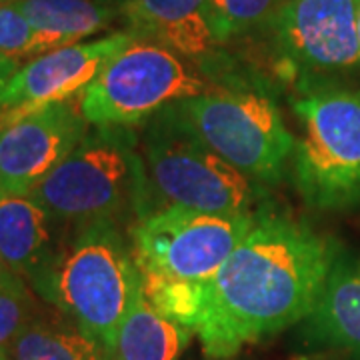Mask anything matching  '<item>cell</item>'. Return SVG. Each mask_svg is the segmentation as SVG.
Returning a JSON list of instances; mask_svg holds the SVG:
<instances>
[{
  "label": "cell",
  "mask_w": 360,
  "mask_h": 360,
  "mask_svg": "<svg viewBox=\"0 0 360 360\" xmlns=\"http://www.w3.org/2000/svg\"><path fill=\"white\" fill-rule=\"evenodd\" d=\"M338 245L302 222L257 217L219 272L200 283L193 333L212 359L307 319L335 269Z\"/></svg>",
  "instance_id": "6da1fadb"
},
{
  "label": "cell",
  "mask_w": 360,
  "mask_h": 360,
  "mask_svg": "<svg viewBox=\"0 0 360 360\" xmlns=\"http://www.w3.org/2000/svg\"><path fill=\"white\" fill-rule=\"evenodd\" d=\"M32 284L110 356L116 333L142 292V274L115 222H96L82 226Z\"/></svg>",
  "instance_id": "7a4b0ae2"
},
{
  "label": "cell",
  "mask_w": 360,
  "mask_h": 360,
  "mask_svg": "<svg viewBox=\"0 0 360 360\" xmlns=\"http://www.w3.org/2000/svg\"><path fill=\"white\" fill-rule=\"evenodd\" d=\"M54 220L89 226L115 222L130 206H141L144 168L124 127H98L30 194Z\"/></svg>",
  "instance_id": "3957f363"
},
{
  "label": "cell",
  "mask_w": 360,
  "mask_h": 360,
  "mask_svg": "<svg viewBox=\"0 0 360 360\" xmlns=\"http://www.w3.org/2000/svg\"><path fill=\"white\" fill-rule=\"evenodd\" d=\"M168 108L206 146L262 184L281 179L295 153V136L278 106L257 90L208 89Z\"/></svg>",
  "instance_id": "277c9868"
},
{
  "label": "cell",
  "mask_w": 360,
  "mask_h": 360,
  "mask_svg": "<svg viewBox=\"0 0 360 360\" xmlns=\"http://www.w3.org/2000/svg\"><path fill=\"white\" fill-rule=\"evenodd\" d=\"M302 136L292 153L295 184L319 210L360 206V92L321 89L295 103Z\"/></svg>",
  "instance_id": "5b68a950"
},
{
  "label": "cell",
  "mask_w": 360,
  "mask_h": 360,
  "mask_svg": "<svg viewBox=\"0 0 360 360\" xmlns=\"http://www.w3.org/2000/svg\"><path fill=\"white\" fill-rule=\"evenodd\" d=\"M206 90L205 78L180 54L136 39L104 66L78 103L89 124L127 129Z\"/></svg>",
  "instance_id": "8992f818"
},
{
  "label": "cell",
  "mask_w": 360,
  "mask_h": 360,
  "mask_svg": "<svg viewBox=\"0 0 360 360\" xmlns=\"http://www.w3.org/2000/svg\"><path fill=\"white\" fill-rule=\"evenodd\" d=\"M144 160L150 184L168 206L236 214L255 205L252 180L184 129L170 108L150 122Z\"/></svg>",
  "instance_id": "52a82bcc"
},
{
  "label": "cell",
  "mask_w": 360,
  "mask_h": 360,
  "mask_svg": "<svg viewBox=\"0 0 360 360\" xmlns=\"http://www.w3.org/2000/svg\"><path fill=\"white\" fill-rule=\"evenodd\" d=\"M252 212H205L165 206L132 229V255L141 274L205 283L255 226Z\"/></svg>",
  "instance_id": "ba28073f"
},
{
  "label": "cell",
  "mask_w": 360,
  "mask_h": 360,
  "mask_svg": "<svg viewBox=\"0 0 360 360\" xmlns=\"http://www.w3.org/2000/svg\"><path fill=\"white\" fill-rule=\"evenodd\" d=\"M360 0H284L270 20L281 66L295 72H333L360 63Z\"/></svg>",
  "instance_id": "9c48e42d"
},
{
  "label": "cell",
  "mask_w": 360,
  "mask_h": 360,
  "mask_svg": "<svg viewBox=\"0 0 360 360\" xmlns=\"http://www.w3.org/2000/svg\"><path fill=\"white\" fill-rule=\"evenodd\" d=\"M11 115L0 132V196H28L82 142L89 122L78 98Z\"/></svg>",
  "instance_id": "30bf717a"
},
{
  "label": "cell",
  "mask_w": 360,
  "mask_h": 360,
  "mask_svg": "<svg viewBox=\"0 0 360 360\" xmlns=\"http://www.w3.org/2000/svg\"><path fill=\"white\" fill-rule=\"evenodd\" d=\"M130 32L54 49L22 65L2 90L0 106L14 115L78 98L104 66L134 42Z\"/></svg>",
  "instance_id": "8fae6325"
},
{
  "label": "cell",
  "mask_w": 360,
  "mask_h": 360,
  "mask_svg": "<svg viewBox=\"0 0 360 360\" xmlns=\"http://www.w3.org/2000/svg\"><path fill=\"white\" fill-rule=\"evenodd\" d=\"M118 13L134 39L160 44L182 58H200L217 46L206 0H120Z\"/></svg>",
  "instance_id": "7c38bea8"
},
{
  "label": "cell",
  "mask_w": 360,
  "mask_h": 360,
  "mask_svg": "<svg viewBox=\"0 0 360 360\" xmlns=\"http://www.w3.org/2000/svg\"><path fill=\"white\" fill-rule=\"evenodd\" d=\"M52 220L30 196H0V262L34 283L52 260Z\"/></svg>",
  "instance_id": "4fadbf2b"
},
{
  "label": "cell",
  "mask_w": 360,
  "mask_h": 360,
  "mask_svg": "<svg viewBox=\"0 0 360 360\" xmlns=\"http://www.w3.org/2000/svg\"><path fill=\"white\" fill-rule=\"evenodd\" d=\"M307 321L316 342L360 354V258L340 255Z\"/></svg>",
  "instance_id": "5bb4252c"
},
{
  "label": "cell",
  "mask_w": 360,
  "mask_h": 360,
  "mask_svg": "<svg viewBox=\"0 0 360 360\" xmlns=\"http://www.w3.org/2000/svg\"><path fill=\"white\" fill-rule=\"evenodd\" d=\"M13 4L37 30V56L96 34L118 11L106 0H14Z\"/></svg>",
  "instance_id": "9a60e30c"
},
{
  "label": "cell",
  "mask_w": 360,
  "mask_h": 360,
  "mask_svg": "<svg viewBox=\"0 0 360 360\" xmlns=\"http://www.w3.org/2000/svg\"><path fill=\"white\" fill-rule=\"evenodd\" d=\"M191 330L170 321L139 295L116 333L110 360H180Z\"/></svg>",
  "instance_id": "2e32d148"
},
{
  "label": "cell",
  "mask_w": 360,
  "mask_h": 360,
  "mask_svg": "<svg viewBox=\"0 0 360 360\" xmlns=\"http://www.w3.org/2000/svg\"><path fill=\"white\" fill-rule=\"evenodd\" d=\"M13 360H110L108 352L77 326L32 321L8 347Z\"/></svg>",
  "instance_id": "e0dca14e"
},
{
  "label": "cell",
  "mask_w": 360,
  "mask_h": 360,
  "mask_svg": "<svg viewBox=\"0 0 360 360\" xmlns=\"http://www.w3.org/2000/svg\"><path fill=\"white\" fill-rule=\"evenodd\" d=\"M284 0H206V14L217 44L270 25Z\"/></svg>",
  "instance_id": "ac0fdd59"
},
{
  "label": "cell",
  "mask_w": 360,
  "mask_h": 360,
  "mask_svg": "<svg viewBox=\"0 0 360 360\" xmlns=\"http://www.w3.org/2000/svg\"><path fill=\"white\" fill-rule=\"evenodd\" d=\"M32 321V296L25 278L6 269L0 276V350H8Z\"/></svg>",
  "instance_id": "d6986e66"
},
{
  "label": "cell",
  "mask_w": 360,
  "mask_h": 360,
  "mask_svg": "<svg viewBox=\"0 0 360 360\" xmlns=\"http://www.w3.org/2000/svg\"><path fill=\"white\" fill-rule=\"evenodd\" d=\"M39 46L37 30L13 2L0 4V54L14 60L34 58Z\"/></svg>",
  "instance_id": "ffe728a7"
},
{
  "label": "cell",
  "mask_w": 360,
  "mask_h": 360,
  "mask_svg": "<svg viewBox=\"0 0 360 360\" xmlns=\"http://www.w3.org/2000/svg\"><path fill=\"white\" fill-rule=\"evenodd\" d=\"M20 68L18 60H14L11 56H4L0 54V96H2V90L8 84V80L14 77V72Z\"/></svg>",
  "instance_id": "44dd1931"
},
{
  "label": "cell",
  "mask_w": 360,
  "mask_h": 360,
  "mask_svg": "<svg viewBox=\"0 0 360 360\" xmlns=\"http://www.w3.org/2000/svg\"><path fill=\"white\" fill-rule=\"evenodd\" d=\"M11 110H8V108H2V106H0V132H2V130H4V127H6V124H8V122H11Z\"/></svg>",
  "instance_id": "7402d4cb"
},
{
  "label": "cell",
  "mask_w": 360,
  "mask_h": 360,
  "mask_svg": "<svg viewBox=\"0 0 360 360\" xmlns=\"http://www.w3.org/2000/svg\"><path fill=\"white\" fill-rule=\"evenodd\" d=\"M0 360H13L11 354H8V350H0Z\"/></svg>",
  "instance_id": "603a6c76"
},
{
  "label": "cell",
  "mask_w": 360,
  "mask_h": 360,
  "mask_svg": "<svg viewBox=\"0 0 360 360\" xmlns=\"http://www.w3.org/2000/svg\"><path fill=\"white\" fill-rule=\"evenodd\" d=\"M356 30H359V42H360V13H359V22H356Z\"/></svg>",
  "instance_id": "cb8c5ba5"
},
{
  "label": "cell",
  "mask_w": 360,
  "mask_h": 360,
  "mask_svg": "<svg viewBox=\"0 0 360 360\" xmlns=\"http://www.w3.org/2000/svg\"><path fill=\"white\" fill-rule=\"evenodd\" d=\"M4 270H6V266H4V264L0 262V276H2V272H4Z\"/></svg>",
  "instance_id": "d4e9b609"
},
{
  "label": "cell",
  "mask_w": 360,
  "mask_h": 360,
  "mask_svg": "<svg viewBox=\"0 0 360 360\" xmlns=\"http://www.w3.org/2000/svg\"><path fill=\"white\" fill-rule=\"evenodd\" d=\"M8 2H14V0H0V4H8Z\"/></svg>",
  "instance_id": "484cf974"
}]
</instances>
